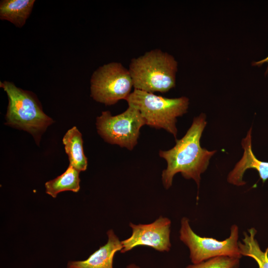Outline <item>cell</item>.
I'll use <instances>...</instances> for the list:
<instances>
[{"label": "cell", "mask_w": 268, "mask_h": 268, "mask_svg": "<svg viewBox=\"0 0 268 268\" xmlns=\"http://www.w3.org/2000/svg\"><path fill=\"white\" fill-rule=\"evenodd\" d=\"M206 124L205 114L201 113L194 118L185 135L176 139L172 148L159 151V156L167 163L162 173V183L166 189L171 187L173 177L178 173L185 179H193L199 188L201 175L206 170L210 159L216 152L201 146L200 139Z\"/></svg>", "instance_id": "6da1fadb"}, {"label": "cell", "mask_w": 268, "mask_h": 268, "mask_svg": "<svg viewBox=\"0 0 268 268\" xmlns=\"http://www.w3.org/2000/svg\"><path fill=\"white\" fill-rule=\"evenodd\" d=\"M128 69L134 89L164 93L175 86L178 63L170 54L154 49L133 58Z\"/></svg>", "instance_id": "7a4b0ae2"}, {"label": "cell", "mask_w": 268, "mask_h": 268, "mask_svg": "<svg viewBox=\"0 0 268 268\" xmlns=\"http://www.w3.org/2000/svg\"><path fill=\"white\" fill-rule=\"evenodd\" d=\"M0 86L8 98L5 124L29 133L39 144L41 135L54 121L44 113L32 93L7 81L0 82Z\"/></svg>", "instance_id": "3957f363"}, {"label": "cell", "mask_w": 268, "mask_h": 268, "mask_svg": "<svg viewBox=\"0 0 268 268\" xmlns=\"http://www.w3.org/2000/svg\"><path fill=\"white\" fill-rule=\"evenodd\" d=\"M125 100L129 106L139 111L146 125L163 129L176 139L177 118L187 113L189 105L187 97L168 98L134 89Z\"/></svg>", "instance_id": "277c9868"}, {"label": "cell", "mask_w": 268, "mask_h": 268, "mask_svg": "<svg viewBox=\"0 0 268 268\" xmlns=\"http://www.w3.org/2000/svg\"><path fill=\"white\" fill-rule=\"evenodd\" d=\"M238 227L235 224L231 227L230 236L218 241L197 235L191 228L188 218L184 217L181 221L180 239L189 248L193 264L219 256L240 259L242 255L238 247Z\"/></svg>", "instance_id": "5b68a950"}, {"label": "cell", "mask_w": 268, "mask_h": 268, "mask_svg": "<svg viewBox=\"0 0 268 268\" xmlns=\"http://www.w3.org/2000/svg\"><path fill=\"white\" fill-rule=\"evenodd\" d=\"M133 87L128 69L118 62H111L100 67L90 79L91 96L97 102L110 106L122 99L126 100Z\"/></svg>", "instance_id": "8992f818"}, {"label": "cell", "mask_w": 268, "mask_h": 268, "mask_svg": "<svg viewBox=\"0 0 268 268\" xmlns=\"http://www.w3.org/2000/svg\"><path fill=\"white\" fill-rule=\"evenodd\" d=\"M96 125L105 141L131 150L137 144L140 129L146 123L138 110L129 106L124 112L114 116L109 111L102 112L97 117Z\"/></svg>", "instance_id": "52a82bcc"}, {"label": "cell", "mask_w": 268, "mask_h": 268, "mask_svg": "<svg viewBox=\"0 0 268 268\" xmlns=\"http://www.w3.org/2000/svg\"><path fill=\"white\" fill-rule=\"evenodd\" d=\"M171 220L160 216L154 222L146 224H134L130 223L132 229V235L121 241L124 253L140 246L150 247L160 252L170 250Z\"/></svg>", "instance_id": "ba28073f"}, {"label": "cell", "mask_w": 268, "mask_h": 268, "mask_svg": "<svg viewBox=\"0 0 268 268\" xmlns=\"http://www.w3.org/2000/svg\"><path fill=\"white\" fill-rule=\"evenodd\" d=\"M244 153L241 159L236 164L227 177L228 183L237 186L246 184L243 180L245 171L249 169H256L264 183L268 179V162L259 160L255 156L252 148V127L247 135L241 141Z\"/></svg>", "instance_id": "9c48e42d"}, {"label": "cell", "mask_w": 268, "mask_h": 268, "mask_svg": "<svg viewBox=\"0 0 268 268\" xmlns=\"http://www.w3.org/2000/svg\"><path fill=\"white\" fill-rule=\"evenodd\" d=\"M107 234L108 239L106 244L85 260L69 262L67 268H113L114 255L123 247L121 241L113 230H109Z\"/></svg>", "instance_id": "30bf717a"}, {"label": "cell", "mask_w": 268, "mask_h": 268, "mask_svg": "<svg viewBox=\"0 0 268 268\" xmlns=\"http://www.w3.org/2000/svg\"><path fill=\"white\" fill-rule=\"evenodd\" d=\"M69 165L78 171H84L87 167V159L84 154L82 134L76 127L66 133L63 138Z\"/></svg>", "instance_id": "8fae6325"}, {"label": "cell", "mask_w": 268, "mask_h": 268, "mask_svg": "<svg viewBox=\"0 0 268 268\" xmlns=\"http://www.w3.org/2000/svg\"><path fill=\"white\" fill-rule=\"evenodd\" d=\"M34 0H3L0 2V18L18 27H22L30 16Z\"/></svg>", "instance_id": "7c38bea8"}, {"label": "cell", "mask_w": 268, "mask_h": 268, "mask_svg": "<svg viewBox=\"0 0 268 268\" xmlns=\"http://www.w3.org/2000/svg\"><path fill=\"white\" fill-rule=\"evenodd\" d=\"M79 172L69 165L62 174L45 183L46 193L55 198L58 194L64 191L78 192L80 189Z\"/></svg>", "instance_id": "4fadbf2b"}, {"label": "cell", "mask_w": 268, "mask_h": 268, "mask_svg": "<svg viewBox=\"0 0 268 268\" xmlns=\"http://www.w3.org/2000/svg\"><path fill=\"white\" fill-rule=\"evenodd\" d=\"M248 233L244 232L243 242H238V247L242 256L254 259L259 268H268V248L262 251L257 240L255 239L256 229L252 227L248 230Z\"/></svg>", "instance_id": "5bb4252c"}, {"label": "cell", "mask_w": 268, "mask_h": 268, "mask_svg": "<svg viewBox=\"0 0 268 268\" xmlns=\"http://www.w3.org/2000/svg\"><path fill=\"white\" fill-rule=\"evenodd\" d=\"M239 265L240 259L219 256L198 264L189 265L186 268H239Z\"/></svg>", "instance_id": "9a60e30c"}, {"label": "cell", "mask_w": 268, "mask_h": 268, "mask_svg": "<svg viewBox=\"0 0 268 268\" xmlns=\"http://www.w3.org/2000/svg\"><path fill=\"white\" fill-rule=\"evenodd\" d=\"M267 63L268 64V56L266 58L264 59L263 60H261V61L254 62L253 64V65L254 66H260L261 65H262V64H263L264 63ZM267 70H268V68H267Z\"/></svg>", "instance_id": "2e32d148"}, {"label": "cell", "mask_w": 268, "mask_h": 268, "mask_svg": "<svg viewBox=\"0 0 268 268\" xmlns=\"http://www.w3.org/2000/svg\"><path fill=\"white\" fill-rule=\"evenodd\" d=\"M126 268H139V267L134 264H130Z\"/></svg>", "instance_id": "e0dca14e"}]
</instances>
